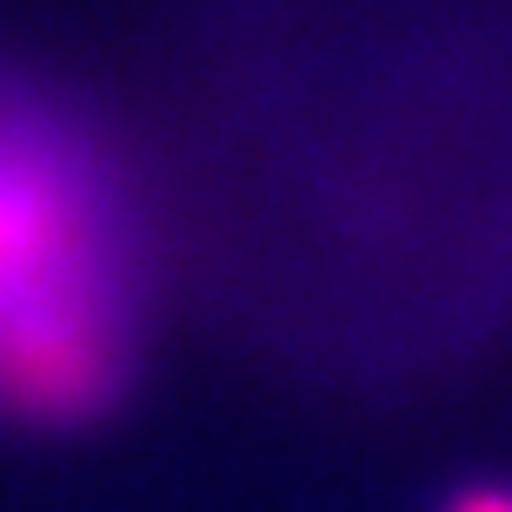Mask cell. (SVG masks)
<instances>
[{
    "label": "cell",
    "instance_id": "1",
    "mask_svg": "<svg viewBox=\"0 0 512 512\" xmlns=\"http://www.w3.org/2000/svg\"><path fill=\"white\" fill-rule=\"evenodd\" d=\"M140 326L147 227L114 140L0 67V419H100L133 380Z\"/></svg>",
    "mask_w": 512,
    "mask_h": 512
},
{
    "label": "cell",
    "instance_id": "2",
    "mask_svg": "<svg viewBox=\"0 0 512 512\" xmlns=\"http://www.w3.org/2000/svg\"><path fill=\"white\" fill-rule=\"evenodd\" d=\"M439 512H512V479H466L446 493Z\"/></svg>",
    "mask_w": 512,
    "mask_h": 512
}]
</instances>
